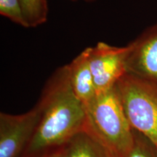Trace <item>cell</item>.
<instances>
[{"label": "cell", "mask_w": 157, "mask_h": 157, "mask_svg": "<svg viewBox=\"0 0 157 157\" xmlns=\"http://www.w3.org/2000/svg\"><path fill=\"white\" fill-rule=\"evenodd\" d=\"M89 48H87L67 65L69 79L75 95L84 106L97 95L90 64Z\"/></svg>", "instance_id": "cell-7"}, {"label": "cell", "mask_w": 157, "mask_h": 157, "mask_svg": "<svg viewBox=\"0 0 157 157\" xmlns=\"http://www.w3.org/2000/svg\"><path fill=\"white\" fill-rule=\"evenodd\" d=\"M85 129L114 157H127L133 143V128L117 87L98 93L85 106Z\"/></svg>", "instance_id": "cell-2"}, {"label": "cell", "mask_w": 157, "mask_h": 157, "mask_svg": "<svg viewBox=\"0 0 157 157\" xmlns=\"http://www.w3.org/2000/svg\"><path fill=\"white\" fill-rule=\"evenodd\" d=\"M72 1H75V0H72Z\"/></svg>", "instance_id": "cell-14"}, {"label": "cell", "mask_w": 157, "mask_h": 157, "mask_svg": "<svg viewBox=\"0 0 157 157\" xmlns=\"http://www.w3.org/2000/svg\"><path fill=\"white\" fill-rule=\"evenodd\" d=\"M127 74L157 85V23L128 44Z\"/></svg>", "instance_id": "cell-6"}, {"label": "cell", "mask_w": 157, "mask_h": 157, "mask_svg": "<svg viewBox=\"0 0 157 157\" xmlns=\"http://www.w3.org/2000/svg\"><path fill=\"white\" fill-rule=\"evenodd\" d=\"M84 1L87 2H92L95 1V0H84Z\"/></svg>", "instance_id": "cell-13"}, {"label": "cell", "mask_w": 157, "mask_h": 157, "mask_svg": "<svg viewBox=\"0 0 157 157\" xmlns=\"http://www.w3.org/2000/svg\"><path fill=\"white\" fill-rule=\"evenodd\" d=\"M0 15L16 24L28 28L19 0H0Z\"/></svg>", "instance_id": "cell-11"}, {"label": "cell", "mask_w": 157, "mask_h": 157, "mask_svg": "<svg viewBox=\"0 0 157 157\" xmlns=\"http://www.w3.org/2000/svg\"><path fill=\"white\" fill-rule=\"evenodd\" d=\"M37 103L41 109L40 119L22 157L56 154L84 130L87 124L85 106L72 89L67 65L51 75Z\"/></svg>", "instance_id": "cell-1"}, {"label": "cell", "mask_w": 157, "mask_h": 157, "mask_svg": "<svg viewBox=\"0 0 157 157\" xmlns=\"http://www.w3.org/2000/svg\"><path fill=\"white\" fill-rule=\"evenodd\" d=\"M41 117L38 103L21 114L0 113V157H22L30 144Z\"/></svg>", "instance_id": "cell-4"}, {"label": "cell", "mask_w": 157, "mask_h": 157, "mask_svg": "<svg viewBox=\"0 0 157 157\" xmlns=\"http://www.w3.org/2000/svg\"><path fill=\"white\" fill-rule=\"evenodd\" d=\"M89 50L90 68L96 93H101L115 87L127 74L128 45L116 47L100 42Z\"/></svg>", "instance_id": "cell-5"}, {"label": "cell", "mask_w": 157, "mask_h": 157, "mask_svg": "<svg viewBox=\"0 0 157 157\" xmlns=\"http://www.w3.org/2000/svg\"><path fill=\"white\" fill-rule=\"evenodd\" d=\"M116 87L131 126L157 146V85L126 74Z\"/></svg>", "instance_id": "cell-3"}, {"label": "cell", "mask_w": 157, "mask_h": 157, "mask_svg": "<svg viewBox=\"0 0 157 157\" xmlns=\"http://www.w3.org/2000/svg\"><path fill=\"white\" fill-rule=\"evenodd\" d=\"M43 157H57V156H56V154H54L48 155V156H43Z\"/></svg>", "instance_id": "cell-12"}, {"label": "cell", "mask_w": 157, "mask_h": 157, "mask_svg": "<svg viewBox=\"0 0 157 157\" xmlns=\"http://www.w3.org/2000/svg\"><path fill=\"white\" fill-rule=\"evenodd\" d=\"M127 157H157V146L148 137L133 129V143Z\"/></svg>", "instance_id": "cell-10"}, {"label": "cell", "mask_w": 157, "mask_h": 157, "mask_svg": "<svg viewBox=\"0 0 157 157\" xmlns=\"http://www.w3.org/2000/svg\"><path fill=\"white\" fill-rule=\"evenodd\" d=\"M57 157H114L90 133L78 132L56 153Z\"/></svg>", "instance_id": "cell-8"}, {"label": "cell", "mask_w": 157, "mask_h": 157, "mask_svg": "<svg viewBox=\"0 0 157 157\" xmlns=\"http://www.w3.org/2000/svg\"><path fill=\"white\" fill-rule=\"evenodd\" d=\"M19 2L28 28L46 22L48 15L47 0H19Z\"/></svg>", "instance_id": "cell-9"}, {"label": "cell", "mask_w": 157, "mask_h": 157, "mask_svg": "<svg viewBox=\"0 0 157 157\" xmlns=\"http://www.w3.org/2000/svg\"></svg>", "instance_id": "cell-15"}]
</instances>
